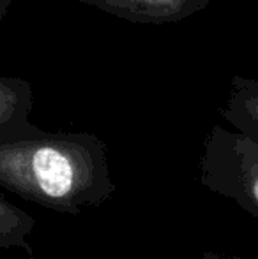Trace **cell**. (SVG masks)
<instances>
[{"instance_id":"3","label":"cell","mask_w":258,"mask_h":259,"mask_svg":"<svg viewBox=\"0 0 258 259\" xmlns=\"http://www.w3.org/2000/svg\"><path fill=\"white\" fill-rule=\"evenodd\" d=\"M131 23L165 25L203 11L212 0H72Z\"/></svg>"},{"instance_id":"4","label":"cell","mask_w":258,"mask_h":259,"mask_svg":"<svg viewBox=\"0 0 258 259\" xmlns=\"http://www.w3.org/2000/svg\"><path fill=\"white\" fill-rule=\"evenodd\" d=\"M32 108L34 92L30 83L0 74V143L41 131L30 122Z\"/></svg>"},{"instance_id":"6","label":"cell","mask_w":258,"mask_h":259,"mask_svg":"<svg viewBox=\"0 0 258 259\" xmlns=\"http://www.w3.org/2000/svg\"><path fill=\"white\" fill-rule=\"evenodd\" d=\"M35 228V219L20 206L13 205L0 192V249L23 250L34 259L30 235Z\"/></svg>"},{"instance_id":"1","label":"cell","mask_w":258,"mask_h":259,"mask_svg":"<svg viewBox=\"0 0 258 259\" xmlns=\"http://www.w3.org/2000/svg\"><path fill=\"white\" fill-rule=\"evenodd\" d=\"M0 189L30 203L82 213L112 198L106 145L89 133H45L0 143Z\"/></svg>"},{"instance_id":"2","label":"cell","mask_w":258,"mask_h":259,"mask_svg":"<svg viewBox=\"0 0 258 259\" xmlns=\"http://www.w3.org/2000/svg\"><path fill=\"white\" fill-rule=\"evenodd\" d=\"M200 184L234 201L258 221V140L214 125L203 145Z\"/></svg>"},{"instance_id":"5","label":"cell","mask_w":258,"mask_h":259,"mask_svg":"<svg viewBox=\"0 0 258 259\" xmlns=\"http://www.w3.org/2000/svg\"><path fill=\"white\" fill-rule=\"evenodd\" d=\"M221 113L234 129L258 140V79L235 76L232 79L230 96Z\"/></svg>"},{"instance_id":"8","label":"cell","mask_w":258,"mask_h":259,"mask_svg":"<svg viewBox=\"0 0 258 259\" xmlns=\"http://www.w3.org/2000/svg\"><path fill=\"white\" fill-rule=\"evenodd\" d=\"M203 259H230V257H223V256H217V254H212V252H205L203 254ZM235 259V257H232Z\"/></svg>"},{"instance_id":"7","label":"cell","mask_w":258,"mask_h":259,"mask_svg":"<svg viewBox=\"0 0 258 259\" xmlns=\"http://www.w3.org/2000/svg\"><path fill=\"white\" fill-rule=\"evenodd\" d=\"M13 2H16V0H0V23L4 21V18H6L9 7L13 6Z\"/></svg>"}]
</instances>
